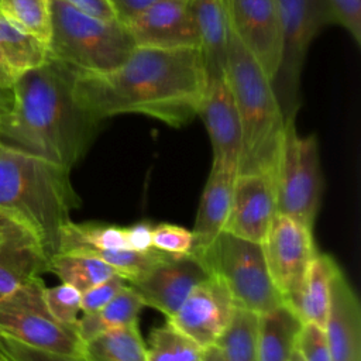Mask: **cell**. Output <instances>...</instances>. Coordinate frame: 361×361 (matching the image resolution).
<instances>
[{
  "instance_id": "83f0119b",
  "label": "cell",
  "mask_w": 361,
  "mask_h": 361,
  "mask_svg": "<svg viewBox=\"0 0 361 361\" xmlns=\"http://www.w3.org/2000/svg\"><path fill=\"white\" fill-rule=\"evenodd\" d=\"M259 314L235 306L233 319L216 343L224 361H258L257 331Z\"/></svg>"
},
{
  "instance_id": "f1b7e54d",
  "label": "cell",
  "mask_w": 361,
  "mask_h": 361,
  "mask_svg": "<svg viewBox=\"0 0 361 361\" xmlns=\"http://www.w3.org/2000/svg\"><path fill=\"white\" fill-rule=\"evenodd\" d=\"M147 345V361H202L204 348L165 322L151 330Z\"/></svg>"
},
{
  "instance_id": "7402d4cb",
  "label": "cell",
  "mask_w": 361,
  "mask_h": 361,
  "mask_svg": "<svg viewBox=\"0 0 361 361\" xmlns=\"http://www.w3.org/2000/svg\"><path fill=\"white\" fill-rule=\"evenodd\" d=\"M338 268L340 265L330 254L317 251L309 267L300 293L290 306L302 323L312 322L324 327L330 307L331 281Z\"/></svg>"
},
{
  "instance_id": "e575fe53",
  "label": "cell",
  "mask_w": 361,
  "mask_h": 361,
  "mask_svg": "<svg viewBox=\"0 0 361 361\" xmlns=\"http://www.w3.org/2000/svg\"><path fill=\"white\" fill-rule=\"evenodd\" d=\"M0 347L4 355L11 361H85L82 357L34 348L6 334H0Z\"/></svg>"
},
{
  "instance_id": "f6af8a7d",
  "label": "cell",
  "mask_w": 361,
  "mask_h": 361,
  "mask_svg": "<svg viewBox=\"0 0 361 361\" xmlns=\"http://www.w3.org/2000/svg\"><path fill=\"white\" fill-rule=\"evenodd\" d=\"M4 361H11V360H10V358H7V357H6V360H4Z\"/></svg>"
},
{
  "instance_id": "60d3db41",
  "label": "cell",
  "mask_w": 361,
  "mask_h": 361,
  "mask_svg": "<svg viewBox=\"0 0 361 361\" xmlns=\"http://www.w3.org/2000/svg\"><path fill=\"white\" fill-rule=\"evenodd\" d=\"M202 361H224L221 350L219 348V345L214 344V345H210V347L204 348Z\"/></svg>"
},
{
  "instance_id": "ac0fdd59",
  "label": "cell",
  "mask_w": 361,
  "mask_h": 361,
  "mask_svg": "<svg viewBox=\"0 0 361 361\" xmlns=\"http://www.w3.org/2000/svg\"><path fill=\"white\" fill-rule=\"evenodd\" d=\"M324 331L331 361H361V306L341 268L333 275Z\"/></svg>"
},
{
  "instance_id": "1f68e13d",
  "label": "cell",
  "mask_w": 361,
  "mask_h": 361,
  "mask_svg": "<svg viewBox=\"0 0 361 361\" xmlns=\"http://www.w3.org/2000/svg\"><path fill=\"white\" fill-rule=\"evenodd\" d=\"M193 235L186 227L172 223H158L152 227V247L171 254L188 255L192 251Z\"/></svg>"
},
{
  "instance_id": "4dcf8cb0",
  "label": "cell",
  "mask_w": 361,
  "mask_h": 361,
  "mask_svg": "<svg viewBox=\"0 0 361 361\" xmlns=\"http://www.w3.org/2000/svg\"><path fill=\"white\" fill-rule=\"evenodd\" d=\"M80 298L82 293L76 288L63 282L44 289V299L49 313L58 322L73 327H76L80 317Z\"/></svg>"
},
{
  "instance_id": "7bdbcfd3",
  "label": "cell",
  "mask_w": 361,
  "mask_h": 361,
  "mask_svg": "<svg viewBox=\"0 0 361 361\" xmlns=\"http://www.w3.org/2000/svg\"><path fill=\"white\" fill-rule=\"evenodd\" d=\"M4 360H6V355H4V353H3V350L0 347V361H4Z\"/></svg>"
},
{
  "instance_id": "d4e9b609",
  "label": "cell",
  "mask_w": 361,
  "mask_h": 361,
  "mask_svg": "<svg viewBox=\"0 0 361 361\" xmlns=\"http://www.w3.org/2000/svg\"><path fill=\"white\" fill-rule=\"evenodd\" d=\"M145 307L138 293L127 283L107 305L90 314H82L76 330L83 341L111 329L138 322L141 309Z\"/></svg>"
},
{
  "instance_id": "8992f818",
  "label": "cell",
  "mask_w": 361,
  "mask_h": 361,
  "mask_svg": "<svg viewBox=\"0 0 361 361\" xmlns=\"http://www.w3.org/2000/svg\"><path fill=\"white\" fill-rule=\"evenodd\" d=\"M199 259L224 282L235 306L262 314L283 303L261 244L223 231Z\"/></svg>"
},
{
  "instance_id": "d6a6232c",
  "label": "cell",
  "mask_w": 361,
  "mask_h": 361,
  "mask_svg": "<svg viewBox=\"0 0 361 361\" xmlns=\"http://www.w3.org/2000/svg\"><path fill=\"white\" fill-rule=\"evenodd\" d=\"M295 351L302 361H331L324 327L303 322L296 337Z\"/></svg>"
},
{
  "instance_id": "44dd1931",
  "label": "cell",
  "mask_w": 361,
  "mask_h": 361,
  "mask_svg": "<svg viewBox=\"0 0 361 361\" xmlns=\"http://www.w3.org/2000/svg\"><path fill=\"white\" fill-rule=\"evenodd\" d=\"M48 58L44 42L0 13V89L11 90L24 73Z\"/></svg>"
},
{
  "instance_id": "8fae6325",
  "label": "cell",
  "mask_w": 361,
  "mask_h": 361,
  "mask_svg": "<svg viewBox=\"0 0 361 361\" xmlns=\"http://www.w3.org/2000/svg\"><path fill=\"white\" fill-rule=\"evenodd\" d=\"M234 310L235 303L230 290L216 274H210L193 288L166 322L200 347L207 348L224 334Z\"/></svg>"
},
{
  "instance_id": "52a82bcc",
  "label": "cell",
  "mask_w": 361,
  "mask_h": 361,
  "mask_svg": "<svg viewBox=\"0 0 361 361\" xmlns=\"http://www.w3.org/2000/svg\"><path fill=\"white\" fill-rule=\"evenodd\" d=\"M323 190L324 179L317 137L314 134L300 135L295 120H289L275 166L276 213L313 228Z\"/></svg>"
},
{
  "instance_id": "ffe728a7",
  "label": "cell",
  "mask_w": 361,
  "mask_h": 361,
  "mask_svg": "<svg viewBox=\"0 0 361 361\" xmlns=\"http://www.w3.org/2000/svg\"><path fill=\"white\" fill-rule=\"evenodd\" d=\"M237 172L212 166L199 202L192 231L193 245L190 254L202 258L224 231L233 197Z\"/></svg>"
},
{
  "instance_id": "f35d334b",
  "label": "cell",
  "mask_w": 361,
  "mask_h": 361,
  "mask_svg": "<svg viewBox=\"0 0 361 361\" xmlns=\"http://www.w3.org/2000/svg\"><path fill=\"white\" fill-rule=\"evenodd\" d=\"M159 1H164V0H110L117 18L123 23H127L128 20H131L145 8Z\"/></svg>"
},
{
  "instance_id": "f546056e",
  "label": "cell",
  "mask_w": 361,
  "mask_h": 361,
  "mask_svg": "<svg viewBox=\"0 0 361 361\" xmlns=\"http://www.w3.org/2000/svg\"><path fill=\"white\" fill-rule=\"evenodd\" d=\"M0 13L45 45L51 35V0H0Z\"/></svg>"
},
{
  "instance_id": "cb8c5ba5",
  "label": "cell",
  "mask_w": 361,
  "mask_h": 361,
  "mask_svg": "<svg viewBox=\"0 0 361 361\" xmlns=\"http://www.w3.org/2000/svg\"><path fill=\"white\" fill-rule=\"evenodd\" d=\"M80 357L85 361H147V345L138 322L83 341Z\"/></svg>"
},
{
  "instance_id": "ab89813d",
  "label": "cell",
  "mask_w": 361,
  "mask_h": 361,
  "mask_svg": "<svg viewBox=\"0 0 361 361\" xmlns=\"http://www.w3.org/2000/svg\"><path fill=\"white\" fill-rule=\"evenodd\" d=\"M13 107V90L0 89V123L1 127L11 113Z\"/></svg>"
},
{
  "instance_id": "5b68a950",
  "label": "cell",
  "mask_w": 361,
  "mask_h": 361,
  "mask_svg": "<svg viewBox=\"0 0 361 361\" xmlns=\"http://www.w3.org/2000/svg\"><path fill=\"white\" fill-rule=\"evenodd\" d=\"M135 44L126 23L93 17L51 0L49 58L76 72L103 73L123 63Z\"/></svg>"
},
{
  "instance_id": "277c9868",
  "label": "cell",
  "mask_w": 361,
  "mask_h": 361,
  "mask_svg": "<svg viewBox=\"0 0 361 361\" xmlns=\"http://www.w3.org/2000/svg\"><path fill=\"white\" fill-rule=\"evenodd\" d=\"M241 128L238 172H275L283 144L286 120L274 93L271 79L231 31L226 68Z\"/></svg>"
},
{
  "instance_id": "603a6c76",
  "label": "cell",
  "mask_w": 361,
  "mask_h": 361,
  "mask_svg": "<svg viewBox=\"0 0 361 361\" xmlns=\"http://www.w3.org/2000/svg\"><path fill=\"white\" fill-rule=\"evenodd\" d=\"M302 320L285 303L259 314L257 331L258 361H289Z\"/></svg>"
},
{
  "instance_id": "30bf717a",
  "label": "cell",
  "mask_w": 361,
  "mask_h": 361,
  "mask_svg": "<svg viewBox=\"0 0 361 361\" xmlns=\"http://www.w3.org/2000/svg\"><path fill=\"white\" fill-rule=\"evenodd\" d=\"M261 245L271 279L283 303L290 307L317 254L313 228L276 213Z\"/></svg>"
},
{
  "instance_id": "5bb4252c",
  "label": "cell",
  "mask_w": 361,
  "mask_h": 361,
  "mask_svg": "<svg viewBox=\"0 0 361 361\" xmlns=\"http://www.w3.org/2000/svg\"><path fill=\"white\" fill-rule=\"evenodd\" d=\"M275 214V172L258 171L237 173L224 231L261 244Z\"/></svg>"
},
{
  "instance_id": "74e56055",
  "label": "cell",
  "mask_w": 361,
  "mask_h": 361,
  "mask_svg": "<svg viewBox=\"0 0 361 361\" xmlns=\"http://www.w3.org/2000/svg\"><path fill=\"white\" fill-rule=\"evenodd\" d=\"M62 1L93 17L118 20L110 0H62Z\"/></svg>"
},
{
  "instance_id": "836d02e7",
  "label": "cell",
  "mask_w": 361,
  "mask_h": 361,
  "mask_svg": "<svg viewBox=\"0 0 361 361\" xmlns=\"http://www.w3.org/2000/svg\"><path fill=\"white\" fill-rule=\"evenodd\" d=\"M331 24L343 27L357 45L361 44V0H320Z\"/></svg>"
},
{
  "instance_id": "7a4b0ae2",
  "label": "cell",
  "mask_w": 361,
  "mask_h": 361,
  "mask_svg": "<svg viewBox=\"0 0 361 361\" xmlns=\"http://www.w3.org/2000/svg\"><path fill=\"white\" fill-rule=\"evenodd\" d=\"M75 72L48 58L24 73L11 89L13 107L0 142L71 171L89 151L100 126L76 99Z\"/></svg>"
},
{
  "instance_id": "9a60e30c",
  "label": "cell",
  "mask_w": 361,
  "mask_h": 361,
  "mask_svg": "<svg viewBox=\"0 0 361 361\" xmlns=\"http://www.w3.org/2000/svg\"><path fill=\"white\" fill-rule=\"evenodd\" d=\"M135 47L197 48L189 0L159 1L126 23Z\"/></svg>"
},
{
  "instance_id": "3957f363",
  "label": "cell",
  "mask_w": 361,
  "mask_h": 361,
  "mask_svg": "<svg viewBox=\"0 0 361 361\" xmlns=\"http://www.w3.org/2000/svg\"><path fill=\"white\" fill-rule=\"evenodd\" d=\"M69 173L52 161L0 142V216L32 233L48 261L58 252L71 213L80 204Z\"/></svg>"
},
{
  "instance_id": "d6986e66",
  "label": "cell",
  "mask_w": 361,
  "mask_h": 361,
  "mask_svg": "<svg viewBox=\"0 0 361 361\" xmlns=\"http://www.w3.org/2000/svg\"><path fill=\"white\" fill-rule=\"evenodd\" d=\"M197 49L209 82L226 79L231 27L226 0H189Z\"/></svg>"
},
{
  "instance_id": "8d00e7d4",
  "label": "cell",
  "mask_w": 361,
  "mask_h": 361,
  "mask_svg": "<svg viewBox=\"0 0 361 361\" xmlns=\"http://www.w3.org/2000/svg\"><path fill=\"white\" fill-rule=\"evenodd\" d=\"M152 227L154 224L147 220L124 227L128 250L147 251L152 248Z\"/></svg>"
},
{
  "instance_id": "e0dca14e",
  "label": "cell",
  "mask_w": 361,
  "mask_h": 361,
  "mask_svg": "<svg viewBox=\"0 0 361 361\" xmlns=\"http://www.w3.org/2000/svg\"><path fill=\"white\" fill-rule=\"evenodd\" d=\"M44 272H48V257L34 234L0 216V300Z\"/></svg>"
},
{
  "instance_id": "ee69618b",
  "label": "cell",
  "mask_w": 361,
  "mask_h": 361,
  "mask_svg": "<svg viewBox=\"0 0 361 361\" xmlns=\"http://www.w3.org/2000/svg\"><path fill=\"white\" fill-rule=\"evenodd\" d=\"M0 140H1V123H0Z\"/></svg>"
},
{
  "instance_id": "2e32d148",
  "label": "cell",
  "mask_w": 361,
  "mask_h": 361,
  "mask_svg": "<svg viewBox=\"0 0 361 361\" xmlns=\"http://www.w3.org/2000/svg\"><path fill=\"white\" fill-rule=\"evenodd\" d=\"M197 117L202 118L213 151L212 166L238 172L241 128L226 79L209 82Z\"/></svg>"
},
{
  "instance_id": "7c38bea8",
  "label": "cell",
  "mask_w": 361,
  "mask_h": 361,
  "mask_svg": "<svg viewBox=\"0 0 361 361\" xmlns=\"http://www.w3.org/2000/svg\"><path fill=\"white\" fill-rule=\"evenodd\" d=\"M209 275L206 265L195 255L166 254L128 285L138 293L144 306L161 312L168 319Z\"/></svg>"
},
{
  "instance_id": "6da1fadb",
  "label": "cell",
  "mask_w": 361,
  "mask_h": 361,
  "mask_svg": "<svg viewBox=\"0 0 361 361\" xmlns=\"http://www.w3.org/2000/svg\"><path fill=\"white\" fill-rule=\"evenodd\" d=\"M207 86L197 48L135 47L103 73L75 72V94L99 123L118 114H142L171 127L197 117Z\"/></svg>"
},
{
  "instance_id": "9c48e42d",
  "label": "cell",
  "mask_w": 361,
  "mask_h": 361,
  "mask_svg": "<svg viewBox=\"0 0 361 361\" xmlns=\"http://www.w3.org/2000/svg\"><path fill=\"white\" fill-rule=\"evenodd\" d=\"M45 283L35 276L0 300V334L34 348L80 357L76 327L58 322L44 299Z\"/></svg>"
},
{
  "instance_id": "4fadbf2b",
  "label": "cell",
  "mask_w": 361,
  "mask_h": 361,
  "mask_svg": "<svg viewBox=\"0 0 361 361\" xmlns=\"http://www.w3.org/2000/svg\"><path fill=\"white\" fill-rule=\"evenodd\" d=\"M226 3L233 34L272 82L281 55L276 0H226Z\"/></svg>"
},
{
  "instance_id": "484cf974",
  "label": "cell",
  "mask_w": 361,
  "mask_h": 361,
  "mask_svg": "<svg viewBox=\"0 0 361 361\" xmlns=\"http://www.w3.org/2000/svg\"><path fill=\"white\" fill-rule=\"evenodd\" d=\"M96 250H128L124 227L100 221L75 223L72 220L63 226L58 252L85 254Z\"/></svg>"
},
{
  "instance_id": "d590c367",
  "label": "cell",
  "mask_w": 361,
  "mask_h": 361,
  "mask_svg": "<svg viewBox=\"0 0 361 361\" xmlns=\"http://www.w3.org/2000/svg\"><path fill=\"white\" fill-rule=\"evenodd\" d=\"M127 281L120 275H113L103 282L85 290L80 298V313L90 314L107 305L124 286Z\"/></svg>"
},
{
  "instance_id": "4316f807",
  "label": "cell",
  "mask_w": 361,
  "mask_h": 361,
  "mask_svg": "<svg viewBox=\"0 0 361 361\" xmlns=\"http://www.w3.org/2000/svg\"><path fill=\"white\" fill-rule=\"evenodd\" d=\"M48 272L55 274L61 282L76 288L80 293L113 275H118L104 261L78 252H56L48 261Z\"/></svg>"
},
{
  "instance_id": "b9f144b4",
  "label": "cell",
  "mask_w": 361,
  "mask_h": 361,
  "mask_svg": "<svg viewBox=\"0 0 361 361\" xmlns=\"http://www.w3.org/2000/svg\"><path fill=\"white\" fill-rule=\"evenodd\" d=\"M289 361H302V358L298 355V353L296 351H293V354H292V357H290V360Z\"/></svg>"
},
{
  "instance_id": "ba28073f",
  "label": "cell",
  "mask_w": 361,
  "mask_h": 361,
  "mask_svg": "<svg viewBox=\"0 0 361 361\" xmlns=\"http://www.w3.org/2000/svg\"><path fill=\"white\" fill-rule=\"evenodd\" d=\"M281 20V55L272 89L286 121L300 107V82L309 47L331 24L320 0H276Z\"/></svg>"
}]
</instances>
